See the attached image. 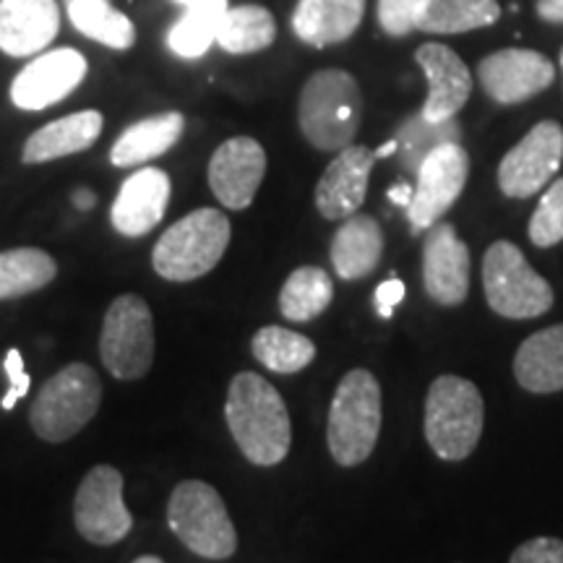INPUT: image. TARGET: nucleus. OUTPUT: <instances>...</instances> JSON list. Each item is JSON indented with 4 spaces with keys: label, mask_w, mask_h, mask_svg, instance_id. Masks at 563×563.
<instances>
[{
    "label": "nucleus",
    "mask_w": 563,
    "mask_h": 563,
    "mask_svg": "<svg viewBox=\"0 0 563 563\" xmlns=\"http://www.w3.org/2000/svg\"><path fill=\"white\" fill-rule=\"evenodd\" d=\"M224 418L238 449L251 464L274 467L290 452V412L279 391L258 373L245 371L232 378Z\"/></svg>",
    "instance_id": "f257e3e1"
},
{
    "label": "nucleus",
    "mask_w": 563,
    "mask_h": 563,
    "mask_svg": "<svg viewBox=\"0 0 563 563\" xmlns=\"http://www.w3.org/2000/svg\"><path fill=\"white\" fill-rule=\"evenodd\" d=\"M363 121L361 84L342 68H323L302 84L298 123L302 136L321 152H342L355 141Z\"/></svg>",
    "instance_id": "f03ea898"
},
{
    "label": "nucleus",
    "mask_w": 563,
    "mask_h": 563,
    "mask_svg": "<svg viewBox=\"0 0 563 563\" xmlns=\"http://www.w3.org/2000/svg\"><path fill=\"white\" fill-rule=\"evenodd\" d=\"M382 433V386L365 368L344 373L329 407V454L342 467H357L376 449Z\"/></svg>",
    "instance_id": "7ed1b4c3"
},
{
    "label": "nucleus",
    "mask_w": 563,
    "mask_h": 563,
    "mask_svg": "<svg viewBox=\"0 0 563 563\" xmlns=\"http://www.w3.org/2000/svg\"><path fill=\"white\" fill-rule=\"evenodd\" d=\"M481 389L462 376H439L426 397V441L443 462H462L483 433Z\"/></svg>",
    "instance_id": "20e7f679"
},
{
    "label": "nucleus",
    "mask_w": 563,
    "mask_h": 563,
    "mask_svg": "<svg viewBox=\"0 0 563 563\" xmlns=\"http://www.w3.org/2000/svg\"><path fill=\"white\" fill-rule=\"evenodd\" d=\"M230 238L232 228L224 211L196 209L167 228L154 245V272L170 282L199 279L222 262Z\"/></svg>",
    "instance_id": "39448f33"
},
{
    "label": "nucleus",
    "mask_w": 563,
    "mask_h": 563,
    "mask_svg": "<svg viewBox=\"0 0 563 563\" xmlns=\"http://www.w3.org/2000/svg\"><path fill=\"white\" fill-rule=\"evenodd\" d=\"M167 525L188 551L209 561H224L238 551V532L214 485L183 481L167 504Z\"/></svg>",
    "instance_id": "423d86ee"
},
{
    "label": "nucleus",
    "mask_w": 563,
    "mask_h": 563,
    "mask_svg": "<svg viewBox=\"0 0 563 563\" xmlns=\"http://www.w3.org/2000/svg\"><path fill=\"white\" fill-rule=\"evenodd\" d=\"M102 402V384L95 368L70 363L34 397L30 422L32 431L47 443H63L95 418Z\"/></svg>",
    "instance_id": "0eeeda50"
},
{
    "label": "nucleus",
    "mask_w": 563,
    "mask_h": 563,
    "mask_svg": "<svg viewBox=\"0 0 563 563\" xmlns=\"http://www.w3.org/2000/svg\"><path fill=\"white\" fill-rule=\"evenodd\" d=\"M483 287L490 311L504 319H538L553 308V287L532 269L511 241H496L483 258Z\"/></svg>",
    "instance_id": "6e6552de"
},
{
    "label": "nucleus",
    "mask_w": 563,
    "mask_h": 563,
    "mask_svg": "<svg viewBox=\"0 0 563 563\" xmlns=\"http://www.w3.org/2000/svg\"><path fill=\"white\" fill-rule=\"evenodd\" d=\"M100 355L104 368L121 382L144 378L154 361V319L139 295H121L104 313Z\"/></svg>",
    "instance_id": "1a4fd4ad"
},
{
    "label": "nucleus",
    "mask_w": 563,
    "mask_h": 563,
    "mask_svg": "<svg viewBox=\"0 0 563 563\" xmlns=\"http://www.w3.org/2000/svg\"><path fill=\"white\" fill-rule=\"evenodd\" d=\"M74 522L84 540L115 545L131 532L133 517L123 504V475L110 464H97L84 477L74 498Z\"/></svg>",
    "instance_id": "9d476101"
},
{
    "label": "nucleus",
    "mask_w": 563,
    "mask_h": 563,
    "mask_svg": "<svg viewBox=\"0 0 563 563\" xmlns=\"http://www.w3.org/2000/svg\"><path fill=\"white\" fill-rule=\"evenodd\" d=\"M412 203L407 209L412 232L431 230L441 217L460 199L470 175V154L462 150L460 141L441 144L422 159L418 167Z\"/></svg>",
    "instance_id": "9b49d317"
},
{
    "label": "nucleus",
    "mask_w": 563,
    "mask_h": 563,
    "mask_svg": "<svg viewBox=\"0 0 563 563\" xmlns=\"http://www.w3.org/2000/svg\"><path fill=\"white\" fill-rule=\"evenodd\" d=\"M563 165V125L543 121L506 152L498 165V188L509 199H530L540 194Z\"/></svg>",
    "instance_id": "f8f14e48"
},
{
    "label": "nucleus",
    "mask_w": 563,
    "mask_h": 563,
    "mask_svg": "<svg viewBox=\"0 0 563 563\" xmlns=\"http://www.w3.org/2000/svg\"><path fill=\"white\" fill-rule=\"evenodd\" d=\"M555 79V66L538 51L506 47L477 63V81L498 104H519L538 97Z\"/></svg>",
    "instance_id": "ddd939ff"
},
{
    "label": "nucleus",
    "mask_w": 563,
    "mask_h": 563,
    "mask_svg": "<svg viewBox=\"0 0 563 563\" xmlns=\"http://www.w3.org/2000/svg\"><path fill=\"white\" fill-rule=\"evenodd\" d=\"M470 249L454 224L435 222L422 243V285L428 298L443 308L462 306L470 292Z\"/></svg>",
    "instance_id": "4468645a"
},
{
    "label": "nucleus",
    "mask_w": 563,
    "mask_h": 563,
    "mask_svg": "<svg viewBox=\"0 0 563 563\" xmlns=\"http://www.w3.org/2000/svg\"><path fill=\"white\" fill-rule=\"evenodd\" d=\"M266 175V152L256 139L235 136L209 159V188L224 209L243 211L256 199Z\"/></svg>",
    "instance_id": "2eb2a0df"
},
{
    "label": "nucleus",
    "mask_w": 563,
    "mask_h": 563,
    "mask_svg": "<svg viewBox=\"0 0 563 563\" xmlns=\"http://www.w3.org/2000/svg\"><path fill=\"white\" fill-rule=\"evenodd\" d=\"M87 58L74 47L51 51L19 70L11 84V100L19 110H45L66 100L87 76Z\"/></svg>",
    "instance_id": "dca6fc26"
},
{
    "label": "nucleus",
    "mask_w": 563,
    "mask_h": 563,
    "mask_svg": "<svg viewBox=\"0 0 563 563\" xmlns=\"http://www.w3.org/2000/svg\"><path fill=\"white\" fill-rule=\"evenodd\" d=\"M376 165V154L363 144H350L329 162L319 186H316V209L323 220H347L357 214L368 194L371 170Z\"/></svg>",
    "instance_id": "f3484780"
},
{
    "label": "nucleus",
    "mask_w": 563,
    "mask_h": 563,
    "mask_svg": "<svg viewBox=\"0 0 563 563\" xmlns=\"http://www.w3.org/2000/svg\"><path fill=\"white\" fill-rule=\"evenodd\" d=\"M415 60H418L428 81V100L420 110L422 118L433 123L456 118V112L467 104L470 95H473V74L464 66V60L441 42L420 45Z\"/></svg>",
    "instance_id": "a211bd4d"
},
{
    "label": "nucleus",
    "mask_w": 563,
    "mask_h": 563,
    "mask_svg": "<svg viewBox=\"0 0 563 563\" xmlns=\"http://www.w3.org/2000/svg\"><path fill=\"white\" fill-rule=\"evenodd\" d=\"M167 203H170L167 173L157 167H144V170L133 173L118 191L110 211L112 228L125 238L146 235L162 222Z\"/></svg>",
    "instance_id": "6ab92c4d"
},
{
    "label": "nucleus",
    "mask_w": 563,
    "mask_h": 563,
    "mask_svg": "<svg viewBox=\"0 0 563 563\" xmlns=\"http://www.w3.org/2000/svg\"><path fill=\"white\" fill-rule=\"evenodd\" d=\"M60 32L58 0H0V51L30 58Z\"/></svg>",
    "instance_id": "aec40b11"
},
{
    "label": "nucleus",
    "mask_w": 563,
    "mask_h": 563,
    "mask_svg": "<svg viewBox=\"0 0 563 563\" xmlns=\"http://www.w3.org/2000/svg\"><path fill=\"white\" fill-rule=\"evenodd\" d=\"M365 0H298L292 11V32L311 47L347 42L361 30Z\"/></svg>",
    "instance_id": "412c9836"
},
{
    "label": "nucleus",
    "mask_w": 563,
    "mask_h": 563,
    "mask_svg": "<svg viewBox=\"0 0 563 563\" xmlns=\"http://www.w3.org/2000/svg\"><path fill=\"white\" fill-rule=\"evenodd\" d=\"M102 125L104 118L97 110H81L74 112V115L60 118V121L42 125L40 131H34L26 139L21 162L24 165H42V162H53L68 157V154L87 152L100 139Z\"/></svg>",
    "instance_id": "4be33fe9"
},
{
    "label": "nucleus",
    "mask_w": 563,
    "mask_h": 563,
    "mask_svg": "<svg viewBox=\"0 0 563 563\" xmlns=\"http://www.w3.org/2000/svg\"><path fill=\"white\" fill-rule=\"evenodd\" d=\"M514 376L522 389L532 394L563 389V323L534 332L519 344L514 355Z\"/></svg>",
    "instance_id": "5701e85b"
},
{
    "label": "nucleus",
    "mask_w": 563,
    "mask_h": 563,
    "mask_svg": "<svg viewBox=\"0 0 563 563\" xmlns=\"http://www.w3.org/2000/svg\"><path fill=\"white\" fill-rule=\"evenodd\" d=\"M384 256V230L368 214H352L340 224L332 241V264L336 277L363 279L376 272Z\"/></svg>",
    "instance_id": "b1692460"
},
{
    "label": "nucleus",
    "mask_w": 563,
    "mask_h": 563,
    "mask_svg": "<svg viewBox=\"0 0 563 563\" xmlns=\"http://www.w3.org/2000/svg\"><path fill=\"white\" fill-rule=\"evenodd\" d=\"M183 129H186V118L178 110L144 118V121L129 125L118 136L110 150V162L115 167H136L150 159H157L178 144Z\"/></svg>",
    "instance_id": "393cba45"
},
{
    "label": "nucleus",
    "mask_w": 563,
    "mask_h": 563,
    "mask_svg": "<svg viewBox=\"0 0 563 563\" xmlns=\"http://www.w3.org/2000/svg\"><path fill=\"white\" fill-rule=\"evenodd\" d=\"M228 9V0H191L186 13L167 32V47L188 60L207 55L217 42L220 21Z\"/></svg>",
    "instance_id": "a878e982"
},
{
    "label": "nucleus",
    "mask_w": 563,
    "mask_h": 563,
    "mask_svg": "<svg viewBox=\"0 0 563 563\" xmlns=\"http://www.w3.org/2000/svg\"><path fill=\"white\" fill-rule=\"evenodd\" d=\"M277 37V21L264 5L249 3L224 11L217 32V45L230 55L262 53Z\"/></svg>",
    "instance_id": "bb28decb"
},
{
    "label": "nucleus",
    "mask_w": 563,
    "mask_h": 563,
    "mask_svg": "<svg viewBox=\"0 0 563 563\" xmlns=\"http://www.w3.org/2000/svg\"><path fill=\"white\" fill-rule=\"evenodd\" d=\"M501 19L498 0H428L418 16V32L464 34L493 26Z\"/></svg>",
    "instance_id": "cd10ccee"
},
{
    "label": "nucleus",
    "mask_w": 563,
    "mask_h": 563,
    "mask_svg": "<svg viewBox=\"0 0 563 563\" xmlns=\"http://www.w3.org/2000/svg\"><path fill=\"white\" fill-rule=\"evenodd\" d=\"M66 11L76 32L102 42L112 51H131L133 42H136L133 21L125 13L112 9L110 0H68Z\"/></svg>",
    "instance_id": "c85d7f7f"
},
{
    "label": "nucleus",
    "mask_w": 563,
    "mask_h": 563,
    "mask_svg": "<svg viewBox=\"0 0 563 563\" xmlns=\"http://www.w3.org/2000/svg\"><path fill=\"white\" fill-rule=\"evenodd\" d=\"M58 274V264L42 249L0 251V300L40 292Z\"/></svg>",
    "instance_id": "c756f323"
},
{
    "label": "nucleus",
    "mask_w": 563,
    "mask_h": 563,
    "mask_svg": "<svg viewBox=\"0 0 563 563\" xmlns=\"http://www.w3.org/2000/svg\"><path fill=\"white\" fill-rule=\"evenodd\" d=\"M332 300V277L321 266H300L282 285L279 311L290 321H311L327 311Z\"/></svg>",
    "instance_id": "7c9ffc66"
},
{
    "label": "nucleus",
    "mask_w": 563,
    "mask_h": 563,
    "mask_svg": "<svg viewBox=\"0 0 563 563\" xmlns=\"http://www.w3.org/2000/svg\"><path fill=\"white\" fill-rule=\"evenodd\" d=\"M253 357L274 373H298L313 363L316 344L285 327H264L253 334Z\"/></svg>",
    "instance_id": "2f4dec72"
},
{
    "label": "nucleus",
    "mask_w": 563,
    "mask_h": 563,
    "mask_svg": "<svg viewBox=\"0 0 563 563\" xmlns=\"http://www.w3.org/2000/svg\"><path fill=\"white\" fill-rule=\"evenodd\" d=\"M397 157L402 162L407 173H418L422 159L428 157L433 150H439L441 144H452V141L462 139V129L456 123V118H449V121H426L422 112H415V115L407 118V121L399 125L397 131Z\"/></svg>",
    "instance_id": "473e14b6"
},
{
    "label": "nucleus",
    "mask_w": 563,
    "mask_h": 563,
    "mask_svg": "<svg viewBox=\"0 0 563 563\" xmlns=\"http://www.w3.org/2000/svg\"><path fill=\"white\" fill-rule=\"evenodd\" d=\"M530 241L538 249H553L563 241V178L543 194L530 220Z\"/></svg>",
    "instance_id": "72a5a7b5"
},
{
    "label": "nucleus",
    "mask_w": 563,
    "mask_h": 563,
    "mask_svg": "<svg viewBox=\"0 0 563 563\" xmlns=\"http://www.w3.org/2000/svg\"><path fill=\"white\" fill-rule=\"evenodd\" d=\"M428 0H378V24L389 37H407L418 30V16Z\"/></svg>",
    "instance_id": "f704fd0d"
},
{
    "label": "nucleus",
    "mask_w": 563,
    "mask_h": 563,
    "mask_svg": "<svg viewBox=\"0 0 563 563\" xmlns=\"http://www.w3.org/2000/svg\"><path fill=\"white\" fill-rule=\"evenodd\" d=\"M3 368L5 373H9V391L3 394V399H0V407H3L5 412H11L13 407H16V402L21 397H26V391H30L32 386V378L30 373L24 371V357H21V352L16 347H11L9 352H5V361H3Z\"/></svg>",
    "instance_id": "c9c22d12"
},
{
    "label": "nucleus",
    "mask_w": 563,
    "mask_h": 563,
    "mask_svg": "<svg viewBox=\"0 0 563 563\" xmlns=\"http://www.w3.org/2000/svg\"><path fill=\"white\" fill-rule=\"evenodd\" d=\"M509 563H563V540L532 538L511 553Z\"/></svg>",
    "instance_id": "e433bc0d"
},
{
    "label": "nucleus",
    "mask_w": 563,
    "mask_h": 563,
    "mask_svg": "<svg viewBox=\"0 0 563 563\" xmlns=\"http://www.w3.org/2000/svg\"><path fill=\"white\" fill-rule=\"evenodd\" d=\"M402 300H405V282L397 277H389L386 282H382V285L376 287V292H373V306H376V311L382 319H391Z\"/></svg>",
    "instance_id": "4c0bfd02"
},
{
    "label": "nucleus",
    "mask_w": 563,
    "mask_h": 563,
    "mask_svg": "<svg viewBox=\"0 0 563 563\" xmlns=\"http://www.w3.org/2000/svg\"><path fill=\"white\" fill-rule=\"evenodd\" d=\"M534 11L543 21H551V24H563V0H538L534 3Z\"/></svg>",
    "instance_id": "58836bf2"
},
{
    "label": "nucleus",
    "mask_w": 563,
    "mask_h": 563,
    "mask_svg": "<svg viewBox=\"0 0 563 563\" xmlns=\"http://www.w3.org/2000/svg\"><path fill=\"white\" fill-rule=\"evenodd\" d=\"M412 186H407V183H397V186L389 188V201L391 203H399L402 209H410L412 203Z\"/></svg>",
    "instance_id": "ea45409f"
},
{
    "label": "nucleus",
    "mask_w": 563,
    "mask_h": 563,
    "mask_svg": "<svg viewBox=\"0 0 563 563\" xmlns=\"http://www.w3.org/2000/svg\"><path fill=\"white\" fill-rule=\"evenodd\" d=\"M95 201H97L95 194L87 191V188H81V191L74 194V203H76V207H79V209H84V211L95 207Z\"/></svg>",
    "instance_id": "a19ab883"
},
{
    "label": "nucleus",
    "mask_w": 563,
    "mask_h": 563,
    "mask_svg": "<svg viewBox=\"0 0 563 563\" xmlns=\"http://www.w3.org/2000/svg\"><path fill=\"white\" fill-rule=\"evenodd\" d=\"M373 154H376V159H386V157H391V154H397V139L386 141L382 150H376Z\"/></svg>",
    "instance_id": "79ce46f5"
},
{
    "label": "nucleus",
    "mask_w": 563,
    "mask_h": 563,
    "mask_svg": "<svg viewBox=\"0 0 563 563\" xmlns=\"http://www.w3.org/2000/svg\"><path fill=\"white\" fill-rule=\"evenodd\" d=\"M133 563H165V561L157 559V555H141V559H136Z\"/></svg>",
    "instance_id": "37998d69"
},
{
    "label": "nucleus",
    "mask_w": 563,
    "mask_h": 563,
    "mask_svg": "<svg viewBox=\"0 0 563 563\" xmlns=\"http://www.w3.org/2000/svg\"><path fill=\"white\" fill-rule=\"evenodd\" d=\"M173 3H178V5H183V9H186V5L191 3V0H173Z\"/></svg>",
    "instance_id": "c03bdc74"
},
{
    "label": "nucleus",
    "mask_w": 563,
    "mask_h": 563,
    "mask_svg": "<svg viewBox=\"0 0 563 563\" xmlns=\"http://www.w3.org/2000/svg\"><path fill=\"white\" fill-rule=\"evenodd\" d=\"M561 68H563V47H561Z\"/></svg>",
    "instance_id": "a18cd8bd"
},
{
    "label": "nucleus",
    "mask_w": 563,
    "mask_h": 563,
    "mask_svg": "<svg viewBox=\"0 0 563 563\" xmlns=\"http://www.w3.org/2000/svg\"><path fill=\"white\" fill-rule=\"evenodd\" d=\"M66 3H68V0H66Z\"/></svg>",
    "instance_id": "49530a36"
}]
</instances>
